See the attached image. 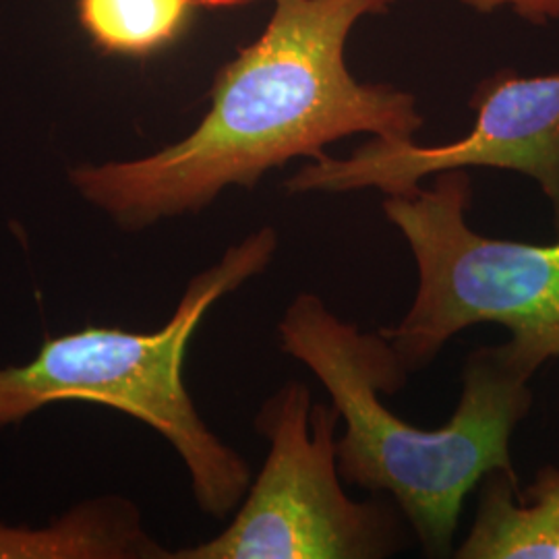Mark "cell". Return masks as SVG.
<instances>
[{
  "mask_svg": "<svg viewBox=\"0 0 559 559\" xmlns=\"http://www.w3.org/2000/svg\"><path fill=\"white\" fill-rule=\"evenodd\" d=\"M278 338L323 383L344 420L340 477L392 496L425 556H450L466 496L491 471L516 473L510 440L533 406L535 371L508 342L480 346L464 362L454 415L440 429H420L380 399L400 392L411 376L381 332H360L318 295L302 293L278 321Z\"/></svg>",
  "mask_w": 559,
  "mask_h": 559,
  "instance_id": "7a4b0ae2",
  "label": "cell"
},
{
  "mask_svg": "<svg viewBox=\"0 0 559 559\" xmlns=\"http://www.w3.org/2000/svg\"><path fill=\"white\" fill-rule=\"evenodd\" d=\"M471 133L440 145L371 138L346 158L328 152L305 162L284 189L302 193H355L376 189L411 195L445 170L493 168L535 180L551 203L559 235V71L520 75L501 69L475 87Z\"/></svg>",
  "mask_w": 559,
  "mask_h": 559,
  "instance_id": "8992f818",
  "label": "cell"
},
{
  "mask_svg": "<svg viewBox=\"0 0 559 559\" xmlns=\"http://www.w3.org/2000/svg\"><path fill=\"white\" fill-rule=\"evenodd\" d=\"M0 559H173L122 496L80 501L41 526L0 520Z\"/></svg>",
  "mask_w": 559,
  "mask_h": 559,
  "instance_id": "52a82bcc",
  "label": "cell"
},
{
  "mask_svg": "<svg viewBox=\"0 0 559 559\" xmlns=\"http://www.w3.org/2000/svg\"><path fill=\"white\" fill-rule=\"evenodd\" d=\"M198 0H78L80 25L94 46L115 57L147 59L179 40Z\"/></svg>",
  "mask_w": 559,
  "mask_h": 559,
  "instance_id": "9c48e42d",
  "label": "cell"
},
{
  "mask_svg": "<svg viewBox=\"0 0 559 559\" xmlns=\"http://www.w3.org/2000/svg\"><path fill=\"white\" fill-rule=\"evenodd\" d=\"M330 402L288 381L261 404L255 429L270 443L260 475L218 537L173 559H380L406 547V519L388 501L350 500L340 483Z\"/></svg>",
  "mask_w": 559,
  "mask_h": 559,
  "instance_id": "5b68a950",
  "label": "cell"
},
{
  "mask_svg": "<svg viewBox=\"0 0 559 559\" xmlns=\"http://www.w3.org/2000/svg\"><path fill=\"white\" fill-rule=\"evenodd\" d=\"M479 506L459 559H559V468L543 466L520 489L519 475L491 471L479 483Z\"/></svg>",
  "mask_w": 559,
  "mask_h": 559,
  "instance_id": "ba28073f",
  "label": "cell"
},
{
  "mask_svg": "<svg viewBox=\"0 0 559 559\" xmlns=\"http://www.w3.org/2000/svg\"><path fill=\"white\" fill-rule=\"evenodd\" d=\"M270 2L265 27L216 73L210 110L187 138L133 160L69 168L71 187L120 230L200 214L226 189L251 191L350 135L415 140L425 127L411 92L359 81L346 62L355 25L399 0Z\"/></svg>",
  "mask_w": 559,
  "mask_h": 559,
  "instance_id": "6da1fadb",
  "label": "cell"
},
{
  "mask_svg": "<svg viewBox=\"0 0 559 559\" xmlns=\"http://www.w3.org/2000/svg\"><path fill=\"white\" fill-rule=\"evenodd\" d=\"M276 251L278 235L272 226L242 237L189 280L173 318L156 332L85 328L44 338L29 362L0 367V427L20 425L57 402H92L120 411L175 448L198 506L214 519H226L245 498L251 471L205 425L185 383V359L205 313L261 276Z\"/></svg>",
  "mask_w": 559,
  "mask_h": 559,
  "instance_id": "3957f363",
  "label": "cell"
},
{
  "mask_svg": "<svg viewBox=\"0 0 559 559\" xmlns=\"http://www.w3.org/2000/svg\"><path fill=\"white\" fill-rule=\"evenodd\" d=\"M462 7L491 15L496 11H512L520 20L533 25H549L559 21V0H459Z\"/></svg>",
  "mask_w": 559,
  "mask_h": 559,
  "instance_id": "30bf717a",
  "label": "cell"
},
{
  "mask_svg": "<svg viewBox=\"0 0 559 559\" xmlns=\"http://www.w3.org/2000/svg\"><path fill=\"white\" fill-rule=\"evenodd\" d=\"M411 195H385L383 214L417 263L406 316L380 330L408 373L425 369L462 330L498 323L508 346L535 373L559 357V240L493 239L468 224V170H445Z\"/></svg>",
  "mask_w": 559,
  "mask_h": 559,
  "instance_id": "277c9868",
  "label": "cell"
},
{
  "mask_svg": "<svg viewBox=\"0 0 559 559\" xmlns=\"http://www.w3.org/2000/svg\"><path fill=\"white\" fill-rule=\"evenodd\" d=\"M255 0H198L200 7H210V9H233V7H245Z\"/></svg>",
  "mask_w": 559,
  "mask_h": 559,
  "instance_id": "8fae6325",
  "label": "cell"
}]
</instances>
